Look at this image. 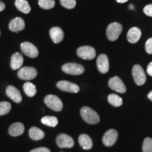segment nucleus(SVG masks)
Here are the masks:
<instances>
[{"mask_svg": "<svg viewBox=\"0 0 152 152\" xmlns=\"http://www.w3.org/2000/svg\"><path fill=\"white\" fill-rule=\"evenodd\" d=\"M96 66H97L99 71L101 73H107L109 70V62L108 56L104 54H100L96 60Z\"/></svg>", "mask_w": 152, "mask_h": 152, "instance_id": "ddd939ff", "label": "nucleus"}, {"mask_svg": "<svg viewBox=\"0 0 152 152\" xmlns=\"http://www.w3.org/2000/svg\"><path fill=\"white\" fill-rule=\"evenodd\" d=\"M11 109V104L8 102H0V115L9 113Z\"/></svg>", "mask_w": 152, "mask_h": 152, "instance_id": "bb28decb", "label": "nucleus"}, {"mask_svg": "<svg viewBox=\"0 0 152 152\" xmlns=\"http://www.w3.org/2000/svg\"><path fill=\"white\" fill-rule=\"evenodd\" d=\"M39 7L44 9H51L54 8L55 6L54 0H38Z\"/></svg>", "mask_w": 152, "mask_h": 152, "instance_id": "a878e982", "label": "nucleus"}, {"mask_svg": "<svg viewBox=\"0 0 152 152\" xmlns=\"http://www.w3.org/2000/svg\"><path fill=\"white\" fill-rule=\"evenodd\" d=\"M23 90L26 94L30 97H33L37 93L35 85L30 82H26L23 85Z\"/></svg>", "mask_w": 152, "mask_h": 152, "instance_id": "5701e85b", "label": "nucleus"}, {"mask_svg": "<svg viewBox=\"0 0 152 152\" xmlns=\"http://www.w3.org/2000/svg\"><path fill=\"white\" fill-rule=\"evenodd\" d=\"M78 142L80 145L85 150H90L92 149L93 142L91 137L86 134H82L79 136Z\"/></svg>", "mask_w": 152, "mask_h": 152, "instance_id": "aec40b11", "label": "nucleus"}, {"mask_svg": "<svg viewBox=\"0 0 152 152\" xmlns=\"http://www.w3.org/2000/svg\"><path fill=\"white\" fill-rule=\"evenodd\" d=\"M80 115L83 119L88 124H96L100 121L98 113L87 106H84L80 109Z\"/></svg>", "mask_w": 152, "mask_h": 152, "instance_id": "f257e3e1", "label": "nucleus"}, {"mask_svg": "<svg viewBox=\"0 0 152 152\" xmlns=\"http://www.w3.org/2000/svg\"><path fill=\"white\" fill-rule=\"evenodd\" d=\"M142 36V32L140 28L137 27H133L130 28L127 34V39L129 42L134 44L140 40Z\"/></svg>", "mask_w": 152, "mask_h": 152, "instance_id": "f3484780", "label": "nucleus"}, {"mask_svg": "<svg viewBox=\"0 0 152 152\" xmlns=\"http://www.w3.org/2000/svg\"><path fill=\"white\" fill-rule=\"evenodd\" d=\"M6 94L11 100H13L16 103H20L22 101V96L20 91L13 85H9L7 87Z\"/></svg>", "mask_w": 152, "mask_h": 152, "instance_id": "4468645a", "label": "nucleus"}, {"mask_svg": "<svg viewBox=\"0 0 152 152\" xmlns=\"http://www.w3.org/2000/svg\"><path fill=\"white\" fill-rule=\"evenodd\" d=\"M147 96H148V98H149L150 100L152 101V91H151V92H150L149 94H148Z\"/></svg>", "mask_w": 152, "mask_h": 152, "instance_id": "c9c22d12", "label": "nucleus"}, {"mask_svg": "<svg viewBox=\"0 0 152 152\" xmlns=\"http://www.w3.org/2000/svg\"><path fill=\"white\" fill-rule=\"evenodd\" d=\"M145 49L149 54H152V37L149 38L148 40L146 42L145 44Z\"/></svg>", "mask_w": 152, "mask_h": 152, "instance_id": "c756f323", "label": "nucleus"}, {"mask_svg": "<svg viewBox=\"0 0 152 152\" xmlns=\"http://www.w3.org/2000/svg\"><path fill=\"white\" fill-rule=\"evenodd\" d=\"M132 76L135 83L139 86L143 85L146 82V75L143 68L140 65H134L132 68Z\"/></svg>", "mask_w": 152, "mask_h": 152, "instance_id": "423d86ee", "label": "nucleus"}, {"mask_svg": "<svg viewBox=\"0 0 152 152\" xmlns=\"http://www.w3.org/2000/svg\"><path fill=\"white\" fill-rule=\"evenodd\" d=\"M61 68L65 73L73 75H81L85 72V68L80 64L75 63H68L64 64Z\"/></svg>", "mask_w": 152, "mask_h": 152, "instance_id": "20e7f679", "label": "nucleus"}, {"mask_svg": "<svg viewBox=\"0 0 152 152\" xmlns=\"http://www.w3.org/2000/svg\"><path fill=\"white\" fill-rule=\"evenodd\" d=\"M25 127L21 123H15L9 127V133L11 136L18 137L23 134Z\"/></svg>", "mask_w": 152, "mask_h": 152, "instance_id": "6ab92c4d", "label": "nucleus"}, {"mask_svg": "<svg viewBox=\"0 0 152 152\" xmlns=\"http://www.w3.org/2000/svg\"><path fill=\"white\" fill-rule=\"evenodd\" d=\"M142 151L143 152H152V139L147 137L144 139L142 144Z\"/></svg>", "mask_w": 152, "mask_h": 152, "instance_id": "cd10ccee", "label": "nucleus"}, {"mask_svg": "<svg viewBox=\"0 0 152 152\" xmlns=\"http://www.w3.org/2000/svg\"><path fill=\"white\" fill-rule=\"evenodd\" d=\"M144 13L148 16L152 17V4L147 5L143 9Z\"/></svg>", "mask_w": 152, "mask_h": 152, "instance_id": "7c9ffc66", "label": "nucleus"}, {"mask_svg": "<svg viewBox=\"0 0 152 152\" xmlns=\"http://www.w3.org/2000/svg\"><path fill=\"white\" fill-rule=\"evenodd\" d=\"M20 49L25 55L30 58H36L39 55V51L35 45L29 42H25L20 45Z\"/></svg>", "mask_w": 152, "mask_h": 152, "instance_id": "1a4fd4ad", "label": "nucleus"}, {"mask_svg": "<svg viewBox=\"0 0 152 152\" xmlns=\"http://www.w3.org/2000/svg\"><path fill=\"white\" fill-rule=\"evenodd\" d=\"M56 87L60 90L67 92L77 93L80 91V87H78V85L66 80H61L57 83Z\"/></svg>", "mask_w": 152, "mask_h": 152, "instance_id": "f8f14e48", "label": "nucleus"}, {"mask_svg": "<svg viewBox=\"0 0 152 152\" xmlns=\"http://www.w3.org/2000/svg\"><path fill=\"white\" fill-rule=\"evenodd\" d=\"M45 104H46L47 107L53 110L54 111L59 112L63 109V103L61 100L56 95L49 94L45 97L44 99Z\"/></svg>", "mask_w": 152, "mask_h": 152, "instance_id": "f03ea898", "label": "nucleus"}, {"mask_svg": "<svg viewBox=\"0 0 152 152\" xmlns=\"http://www.w3.org/2000/svg\"><path fill=\"white\" fill-rule=\"evenodd\" d=\"M49 34H50V37L52 38V41L55 44L60 43L64 39V31L59 27H54L51 28L49 30Z\"/></svg>", "mask_w": 152, "mask_h": 152, "instance_id": "dca6fc26", "label": "nucleus"}, {"mask_svg": "<svg viewBox=\"0 0 152 152\" xmlns=\"http://www.w3.org/2000/svg\"><path fill=\"white\" fill-rule=\"evenodd\" d=\"M37 71L33 67H26L20 68L18 71V77L20 79L24 80H31L37 77Z\"/></svg>", "mask_w": 152, "mask_h": 152, "instance_id": "39448f33", "label": "nucleus"}, {"mask_svg": "<svg viewBox=\"0 0 152 152\" xmlns=\"http://www.w3.org/2000/svg\"><path fill=\"white\" fill-rule=\"evenodd\" d=\"M5 7H6L5 4L4 3V2H2V1H0V12H1V11H2L4 10Z\"/></svg>", "mask_w": 152, "mask_h": 152, "instance_id": "72a5a7b5", "label": "nucleus"}, {"mask_svg": "<svg viewBox=\"0 0 152 152\" xmlns=\"http://www.w3.org/2000/svg\"><path fill=\"white\" fill-rule=\"evenodd\" d=\"M123 27L118 23H112L108 26L106 35L110 41H115L122 32Z\"/></svg>", "mask_w": 152, "mask_h": 152, "instance_id": "7ed1b4c3", "label": "nucleus"}, {"mask_svg": "<svg viewBox=\"0 0 152 152\" xmlns=\"http://www.w3.org/2000/svg\"><path fill=\"white\" fill-rule=\"evenodd\" d=\"M60 2L63 7L68 9L75 8L76 5L75 0H60Z\"/></svg>", "mask_w": 152, "mask_h": 152, "instance_id": "c85d7f7f", "label": "nucleus"}, {"mask_svg": "<svg viewBox=\"0 0 152 152\" xmlns=\"http://www.w3.org/2000/svg\"><path fill=\"white\" fill-rule=\"evenodd\" d=\"M15 6L19 11L24 14H28L31 10L29 4L26 0H16Z\"/></svg>", "mask_w": 152, "mask_h": 152, "instance_id": "4be33fe9", "label": "nucleus"}, {"mask_svg": "<svg viewBox=\"0 0 152 152\" xmlns=\"http://www.w3.org/2000/svg\"><path fill=\"white\" fill-rule=\"evenodd\" d=\"M41 122L42 124L47 125V126L54 128L58 125V121L56 117L55 116H45L41 119Z\"/></svg>", "mask_w": 152, "mask_h": 152, "instance_id": "b1692460", "label": "nucleus"}, {"mask_svg": "<svg viewBox=\"0 0 152 152\" xmlns=\"http://www.w3.org/2000/svg\"><path fill=\"white\" fill-rule=\"evenodd\" d=\"M56 142L57 145L60 148H72L74 146V140L68 134H59L56 137Z\"/></svg>", "mask_w": 152, "mask_h": 152, "instance_id": "6e6552de", "label": "nucleus"}, {"mask_svg": "<svg viewBox=\"0 0 152 152\" xmlns=\"http://www.w3.org/2000/svg\"><path fill=\"white\" fill-rule=\"evenodd\" d=\"M77 54L85 60H92L96 56V51L90 46H83L77 49Z\"/></svg>", "mask_w": 152, "mask_h": 152, "instance_id": "0eeeda50", "label": "nucleus"}, {"mask_svg": "<svg viewBox=\"0 0 152 152\" xmlns=\"http://www.w3.org/2000/svg\"><path fill=\"white\" fill-rule=\"evenodd\" d=\"M30 152H51V151L47 147H39L31 150Z\"/></svg>", "mask_w": 152, "mask_h": 152, "instance_id": "2f4dec72", "label": "nucleus"}, {"mask_svg": "<svg viewBox=\"0 0 152 152\" xmlns=\"http://www.w3.org/2000/svg\"><path fill=\"white\" fill-rule=\"evenodd\" d=\"M128 0H116V1L118 3H121V4H123V3H125L126 1H128Z\"/></svg>", "mask_w": 152, "mask_h": 152, "instance_id": "f704fd0d", "label": "nucleus"}, {"mask_svg": "<svg viewBox=\"0 0 152 152\" xmlns=\"http://www.w3.org/2000/svg\"><path fill=\"white\" fill-rule=\"evenodd\" d=\"M23 64V57L20 53L16 52L12 55L11 59V68L13 70L20 69Z\"/></svg>", "mask_w": 152, "mask_h": 152, "instance_id": "a211bd4d", "label": "nucleus"}, {"mask_svg": "<svg viewBox=\"0 0 152 152\" xmlns=\"http://www.w3.org/2000/svg\"><path fill=\"white\" fill-rule=\"evenodd\" d=\"M118 137V134L117 131L114 129H110L104 133L103 138H102V142L106 147H111L116 142Z\"/></svg>", "mask_w": 152, "mask_h": 152, "instance_id": "9d476101", "label": "nucleus"}, {"mask_svg": "<svg viewBox=\"0 0 152 152\" xmlns=\"http://www.w3.org/2000/svg\"><path fill=\"white\" fill-rule=\"evenodd\" d=\"M25 26L26 25H25L23 19L20 17H16L11 20L9 23V28L11 31L14 32V33H18V32L24 30Z\"/></svg>", "mask_w": 152, "mask_h": 152, "instance_id": "2eb2a0df", "label": "nucleus"}, {"mask_svg": "<svg viewBox=\"0 0 152 152\" xmlns=\"http://www.w3.org/2000/svg\"><path fill=\"white\" fill-rule=\"evenodd\" d=\"M45 132L39 128H36V127H32L29 130V136L32 140H42L45 137Z\"/></svg>", "mask_w": 152, "mask_h": 152, "instance_id": "412c9836", "label": "nucleus"}, {"mask_svg": "<svg viewBox=\"0 0 152 152\" xmlns=\"http://www.w3.org/2000/svg\"><path fill=\"white\" fill-rule=\"evenodd\" d=\"M108 101L112 106L119 107L123 104V99L121 96L115 94H111L108 96Z\"/></svg>", "mask_w": 152, "mask_h": 152, "instance_id": "393cba45", "label": "nucleus"}, {"mask_svg": "<svg viewBox=\"0 0 152 152\" xmlns=\"http://www.w3.org/2000/svg\"><path fill=\"white\" fill-rule=\"evenodd\" d=\"M147 71V73L149 74L150 76H152V61L151 63H149V65H148Z\"/></svg>", "mask_w": 152, "mask_h": 152, "instance_id": "473e14b6", "label": "nucleus"}, {"mask_svg": "<svg viewBox=\"0 0 152 152\" xmlns=\"http://www.w3.org/2000/svg\"><path fill=\"white\" fill-rule=\"evenodd\" d=\"M0 35H1V32H0Z\"/></svg>", "mask_w": 152, "mask_h": 152, "instance_id": "e433bc0d", "label": "nucleus"}, {"mask_svg": "<svg viewBox=\"0 0 152 152\" xmlns=\"http://www.w3.org/2000/svg\"><path fill=\"white\" fill-rule=\"evenodd\" d=\"M109 86L111 90L118 93H125L126 92V87L124 83L118 76L111 77L109 80Z\"/></svg>", "mask_w": 152, "mask_h": 152, "instance_id": "9b49d317", "label": "nucleus"}]
</instances>
